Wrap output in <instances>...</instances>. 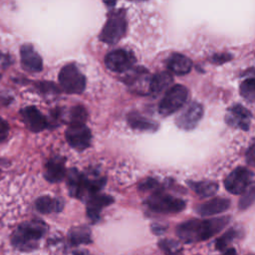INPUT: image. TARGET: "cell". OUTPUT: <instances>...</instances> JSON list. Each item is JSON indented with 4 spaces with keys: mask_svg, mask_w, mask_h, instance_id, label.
I'll return each instance as SVG.
<instances>
[{
    "mask_svg": "<svg viewBox=\"0 0 255 255\" xmlns=\"http://www.w3.org/2000/svg\"><path fill=\"white\" fill-rule=\"evenodd\" d=\"M172 83V76L168 72H160L154 75L149 81L148 90L154 95H158L166 90Z\"/></svg>",
    "mask_w": 255,
    "mask_h": 255,
    "instance_id": "d6986e66",
    "label": "cell"
},
{
    "mask_svg": "<svg viewBox=\"0 0 255 255\" xmlns=\"http://www.w3.org/2000/svg\"><path fill=\"white\" fill-rule=\"evenodd\" d=\"M9 134V125L8 123L0 117V142L4 141Z\"/></svg>",
    "mask_w": 255,
    "mask_h": 255,
    "instance_id": "f546056e",
    "label": "cell"
},
{
    "mask_svg": "<svg viewBox=\"0 0 255 255\" xmlns=\"http://www.w3.org/2000/svg\"><path fill=\"white\" fill-rule=\"evenodd\" d=\"M136 1H143V0H136Z\"/></svg>",
    "mask_w": 255,
    "mask_h": 255,
    "instance_id": "d6a6232c",
    "label": "cell"
},
{
    "mask_svg": "<svg viewBox=\"0 0 255 255\" xmlns=\"http://www.w3.org/2000/svg\"><path fill=\"white\" fill-rule=\"evenodd\" d=\"M230 206V200L224 197H215L199 204L196 212L201 216H211L226 211Z\"/></svg>",
    "mask_w": 255,
    "mask_h": 255,
    "instance_id": "9a60e30c",
    "label": "cell"
},
{
    "mask_svg": "<svg viewBox=\"0 0 255 255\" xmlns=\"http://www.w3.org/2000/svg\"><path fill=\"white\" fill-rule=\"evenodd\" d=\"M87 111L84 107L82 106H77L74 107L70 111L69 119H70V125L71 124H85L87 120Z\"/></svg>",
    "mask_w": 255,
    "mask_h": 255,
    "instance_id": "83f0119b",
    "label": "cell"
},
{
    "mask_svg": "<svg viewBox=\"0 0 255 255\" xmlns=\"http://www.w3.org/2000/svg\"><path fill=\"white\" fill-rule=\"evenodd\" d=\"M134 62L135 59L132 53L123 49L112 51L105 58L107 68L117 73H123L129 70Z\"/></svg>",
    "mask_w": 255,
    "mask_h": 255,
    "instance_id": "30bf717a",
    "label": "cell"
},
{
    "mask_svg": "<svg viewBox=\"0 0 255 255\" xmlns=\"http://www.w3.org/2000/svg\"><path fill=\"white\" fill-rule=\"evenodd\" d=\"M128 123L132 128L139 130H155L157 128L155 122L134 113L128 115Z\"/></svg>",
    "mask_w": 255,
    "mask_h": 255,
    "instance_id": "603a6c76",
    "label": "cell"
},
{
    "mask_svg": "<svg viewBox=\"0 0 255 255\" xmlns=\"http://www.w3.org/2000/svg\"><path fill=\"white\" fill-rule=\"evenodd\" d=\"M240 95L247 102L255 101V79L249 78L244 80L240 85Z\"/></svg>",
    "mask_w": 255,
    "mask_h": 255,
    "instance_id": "4316f807",
    "label": "cell"
},
{
    "mask_svg": "<svg viewBox=\"0 0 255 255\" xmlns=\"http://www.w3.org/2000/svg\"><path fill=\"white\" fill-rule=\"evenodd\" d=\"M188 91L184 86L174 85L167 90L159 103L158 111L162 116H169L177 112L186 103Z\"/></svg>",
    "mask_w": 255,
    "mask_h": 255,
    "instance_id": "5b68a950",
    "label": "cell"
},
{
    "mask_svg": "<svg viewBox=\"0 0 255 255\" xmlns=\"http://www.w3.org/2000/svg\"><path fill=\"white\" fill-rule=\"evenodd\" d=\"M69 239L75 245L87 244L91 242V232L86 227H77L70 231Z\"/></svg>",
    "mask_w": 255,
    "mask_h": 255,
    "instance_id": "cb8c5ba5",
    "label": "cell"
},
{
    "mask_svg": "<svg viewBox=\"0 0 255 255\" xmlns=\"http://www.w3.org/2000/svg\"><path fill=\"white\" fill-rule=\"evenodd\" d=\"M66 138L69 144L78 150L89 147L92 133L85 124H71L66 131Z\"/></svg>",
    "mask_w": 255,
    "mask_h": 255,
    "instance_id": "9c48e42d",
    "label": "cell"
},
{
    "mask_svg": "<svg viewBox=\"0 0 255 255\" xmlns=\"http://www.w3.org/2000/svg\"><path fill=\"white\" fill-rule=\"evenodd\" d=\"M59 83L69 94H81L86 88V79L81 71L73 64L66 65L59 73Z\"/></svg>",
    "mask_w": 255,
    "mask_h": 255,
    "instance_id": "52a82bcc",
    "label": "cell"
},
{
    "mask_svg": "<svg viewBox=\"0 0 255 255\" xmlns=\"http://www.w3.org/2000/svg\"><path fill=\"white\" fill-rule=\"evenodd\" d=\"M36 208L41 213L58 212L63 208V202L51 196H41L36 200Z\"/></svg>",
    "mask_w": 255,
    "mask_h": 255,
    "instance_id": "44dd1931",
    "label": "cell"
},
{
    "mask_svg": "<svg viewBox=\"0 0 255 255\" xmlns=\"http://www.w3.org/2000/svg\"><path fill=\"white\" fill-rule=\"evenodd\" d=\"M22 66L30 72H40L43 67L42 58L31 45H23L20 50Z\"/></svg>",
    "mask_w": 255,
    "mask_h": 255,
    "instance_id": "2e32d148",
    "label": "cell"
},
{
    "mask_svg": "<svg viewBox=\"0 0 255 255\" xmlns=\"http://www.w3.org/2000/svg\"><path fill=\"white\" fill-rule=\"evenodd\" d=\"M252 177L253 173L248 168L239 166L226 177L225 188L232 194H240L251 183Z\"/></svg>",
    "mask_w": 255,
    "mask_h": 255,
    "instance_id": "ba28073f",
    "label": "cell"
},
{
    "mask_svg": "<svg viewBox=\"0 0 255 255\" xmlns=\"http://www.w3.org/2000/svg\"><path fill=\"white\" fill-rule=\"evenodd\" d=\"M127 30V20L123 12L113 13L106 24L103 27V30L100 34V39L107 44H116L119 42Z\"/></svg>",
    "mask_w": 255,
    "mask_h": 255,
    "instance_id": "8992f818",
    "label": "cell"
},
{
    "mask_svg": "<svg viewBox=\"0 0 255 255\" xmlns=\"http://www.w3.org/2000/svg\"><path fill=\"white\" fill-rule=\"evenodd\" d=\"M225 121L230 127L247 130L251 124V114L243 106L233 105L227 110Z\"/></svg>",
    "mask_w": 255,
    "mask_h": 255,
    "instance_id": "7c38bea8",
    "label": "cell"
},
{
    "mask_svg": "<svg viewBox=\"0 0 255 255\" xmlns=\"http://www.w3.org/2000/svg\"><path fill=\"white\" fill-rule=\"evenodd\" d=\"M114 202L113 197L106 194L96 193L89 197L87 202V214L92 221H98L101 211Z\"/></svg>",
    "mask_w": 255,
    "mask_h": 255,
    "instance_id": "4fadbf2b",
    "label": "cell"
},
{
    "mask_svg": "<svg viewBox=\"0 0 255 255\" xmlns=\"http://www.w3.org/2000/svg\"><path fill=\"white\" fill-rule=\"evenodd\" d=\"M223 255H237V254H236V251L233 248H230V249L226 250Z\"/></svg>",
    "mask_w": 255,
    "mask_h": 255,
    "instance_id": "4dcf8cb0",
    "label": "cell"
},
{
    "mask_svg": "<svg viewBox=\"0 0 255 255\" xmlns=\"http://www.w3.org/2000/svg\"><path fill=\"white\" fill-rule=\"evenodd\" d=\"M188 185L196 194L201 197H209L213 195L218 189V185L214 181L210 180L188 181Z\"/></svg>",
    "mask_w": 255,
    "mask_h": 255,
    "instance_id": "7402d4cb",
    "label": "cell"
},
{
    "mask_svg": "<svg viewBox=\"0 0 255 255\" xmlns=\"http://www.w3.org/2000/svg\"><path fill=\"white\" fill-rule=\"evenodd\" d=\"M74 255H92V254H90L89 252H86V251H79V252H76Z\"/></svg>",
    "mask_w": 255,
    "mask_h": 255,
    "instance_id": "1f68e13d",
    "label": "cell"
},
{
    "mask_svg": "<svg viewBox=\"0 0 255 255\" xmlns=\"http://www.w3.org/2000/svg\"><path fill=\"white\" fill-rule=\"evenodd\" d=\"M255 202V181L251 182L248 187L242 192V196L239 199L238 207L240 210H245L253 205Z\"/></svg>",
    "mask_w": 255,
    "mask_h": 255,
    "instance_id": "d4e9b609",
    "label": "cell"
},
{
    "mask_svg": "<svg viewBox=\"0 0 255 255\" xmlns=\"http://www.w3.org/2000/svg\"><path fill=\"white\" fill-rule=\"evenodd\" d=\"M22 118L27 128L34 131H41L48 127L46 118L34 107H28L22 111Z\"/></svg>",
    "mask_w": 255,
    "mask_h": 255,
    "instance_id": "5bb4252c",
    "label": "cell"
},
{
    "mask_svg": "<svg viewBox=\"0 0 255 255\" xmlns=\"http://www.w3.org/2000/svg\"><path fill=\"white\" fill-rule=\"evenodd\" d=\"M47 230L43 221L32 220L24 222L12 234L13 245L22 251H31L38 246L40 239Z\"/></svg>",
    "mask_w": 255,
    "mask_h": 255,
    "instance_id": "7a4b0ae2",
    "label": "cell"
},
{
    "mask_svg": "<svg viewBox=\"0 0 255 255\" xmlns=\"http://www.w3.org/2000/svg\"><path fill=\"white\" fill-rule=\"evenodd\" d=\"M159 249L165 254V255H179L181 252V246L180 244L172 239H161L158 242Z\"/></svg>",
    "mask_w": 255,
    "mask_h": 255,
    "instance_id": "484cf974",
    "label": "cell"
},
{
    "mask_svg": "<svg viewBox=\"0 0 255 255\" xmlns=\"http://www.w3.org/2000/svg\"><path fill=\"white\" fill-rule=\"evenodd\" d=\"M105 182L104 177L89 178L77 169H71L68 174V186L71 194L75 197H83L86 194L92 196L103 188Z\"/></svg>",
    "mask_w": 255,
    "mask_h": 255,
    "instance_id": "3957f363",
    "label": "cell"
},
{
    "mask_svg": "<svg viewBox=\"0 0 255 255\" xmlns=\"http://www.w3.org/2000/svg\"><path fill=\"white\" fill-rule=\"evenodd\" d=\"M65 173L66 170L63 159L55 157L47 162L45 168V177L50 182H58L62 180L65 176Z\"/></svg>",
    "mask_w": 255,
    "mask_h": 255,
    "instance_id": "ac0fdd59",
    "label": "cell"
},
{
    "mask_svg": "<svg viewBox=\"0 0 255 255\" xmlns=\"http://www.w3.org/2000/svg\"><path fill=\"white\" fill-rule=\"evenodd\" d=\"M202 116V106L198 103H191L176 118V125L183 129H192L200 122Z\"/></svg>",
    "mask_w": 255,
    "mask_h": 255,
    "instance_id": "8fae6325",
    "label": "cell"
},
{
    "mask_svg": "<svg viewBox=\"0 0 255 255\" xmlns=\"http://www.w3.org/2000/svg\"><path fill=\"white\" fill-rule=\"evenodd\" d=\"M145 203L150 210L161 214H173L180 212L186 205L183 199L162 192L152 193L147 197Z\"/></svg>",
    "mask_w": 255,
    "mask_h": 255,
    "instance_id": "277c9868",
    "label": "cell"
},
{
    "mask_svg": "<svg viewBox=\"0 0 255 255\" xmlns=\"http://www.w3.org/2000/svg\"><path fill=\"white\" fill-rule=\"evenodd\" d=\"M168 70L175 75H186L192 68V62L184 55L174 53L167 59Z\"/></svg>",
    "mask_w": 255,
    "mask_h": 255,
    "instance_id": "e0dca14e",
    "label": "cell"
},
{
    "mask_svg": "<svg viewBox=\"0 0 255 255\" xmlns=\"http://www.w3.org/2000/svg\"><path fill=\"white\" fill-rule=\"evenodd\" d=\"M243 235L242 228L238 226H234L229 228L226 232H224L221 236L217 238L215 241V247L217 250H225L227 249L236 239L241 238Z\"/></svg>",
    "mask_w": 255,
    "mask_h": 255,
    "instance_id": "ffe728a7",
    "label": "cell"
},
{
    "mask_svg": "<svg viewBox=\"0 0 255 255\" xmlns=\"http://www.w3.org/2000/svg\"><path fill=\"white\" fill-rule=\"evenodd\" d=\"M159 185L158 181L155 180L154 178H146L143 181H141L138 185V188L141 191H146V190H151L156 188Z\"/></svg>",
    "mask_w": 255,
    "mask_h": 255,
    "instance_id": "f1b7e54d",
    "label": "cell"
},
{
    "mask_svg": "<svg viewBox=\"0 0 255 255\" xmlns=\"http://www.w3.org/2000/svg\"><path fill=\"white\" fill-rule=\"evenodd\" d=\"M229 216L209 219H190L182 222L176 227V234L185 243L199 242L218 233L229 223Z\"/></svg>",
    "mask_w": 255,
    "mask_h": 255,
    "instance_id": "6da1fadb",
    "label": "cell"
}]
</instances>
